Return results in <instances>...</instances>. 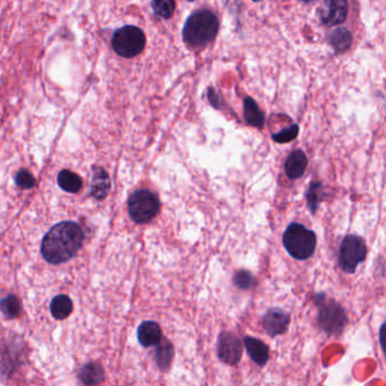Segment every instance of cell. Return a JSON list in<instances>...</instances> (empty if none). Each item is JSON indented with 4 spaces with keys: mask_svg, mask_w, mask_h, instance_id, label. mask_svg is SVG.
I'll return each instance as SVG.
<instances>
[{
    "mask_svg": "<svg viewBox=\"0 0 386 386\" xmlns=\"http://www.w3.org/2000/svg\"><path fill=\"white\" fill-rule=\"evenodd\" d=\"M138 338L143 346H157L162 340L160 326L155 322L147 320L140 324L138 330Z\"/></svg>",
    "mask_w": 386,
    "mask_h": 386,
    "instance_id": "cell-12",
    "label": "cell"
},
{
    "mask_svg": "<svg viewBox=\"0 0 386 386\" xmlns=\"http://www.w3.org/2000/svg\"><path fill=\"white\" fill-rule=\"evenodd\" d=\"M352 42L351 33L346 29H337L330 35V43L338 52H344L350 48Z\"/></svg>",
    "mask_w": 386,
    "mask_h": 386,
    "instance_id": "cell-21",
    "label": "cell"
},
{
    "mask_svg": "<svg viewBox=\"0 0 386 386\" xmlns=\"http://www.w3.org/2000/svg\"><path fill=\"white\" fill-rule=\"evenodd\" d=\"M152 11L153 14L159 18L169 20L175 14V0H152Z\"/></svg>",
    "mask_w": 386,
    "mask_h": 386,
    "instance_id": "cell-22",
    "label": "cell"
},
{
    "mask_svg": "<svg viewBox=\"0 0 386 386\" xmlns=\"http://www.w3.org/2000/svg\"><path fill=\"white\" fill-rule=\"evenodd\" d=\"M217 355L224 363L235 366L243 356V344L237 335L231 332H222L217 341Z\"/></svg>",
    "mask_w": 386,
    "mask_h": 386,
    "instance_id": "cell-8",
    "label": "cell"
},
{
    "mask_svg": "<svg viewBox=\"0 0 386 386\" xmlns=\"http://www.w3.org/2000/svg\"><path fill=\"white\" fill-rule=\"evenodd\" d=\"M83 241L82 228L73 221H65L47 232L41 245V253L48 263H65L78 254Z\"/></svg>",
    "mask_w": 386,
    "mask_h": 386,
    "instance_id": "cell-1",
    "label": "cell"
},
{
    "mask_svg": "<svg viewBox=\"0 0 386 386\" xmlns=\"http://www.w3.org/2000/svg\"><path fill=\"white\" fill-rule=\"evenodd\" d=\"M145 44V35L138 26H123L112 35V49L123 58L136 57L142 54Z\"/></svg>",
    "mask_w": 386,
    "mask_h": 386,
    "instance_id": "cell-5",
    "label": "cell"
},
{
    "mask_svg": "<svg viewBox=\"0 0 386 386\" xmlns=\"http://www.w3.org/2000/svg\"><path fill=\"white\" fill-rule=\"evenodd\" d=\"M104 378L102 367L99 363H86L78 373V378L85 385H95L101 383Z\"/></svg>",
    "mask_w": 386,
    "mask_h": 386,
    "instance_id": "cell-16",
    "label": "cell"
},
{
    "mask_svg": "<svg viewBox=\"0 0 386 386\" xmlns=\"http://www.w3.org/2000/svg\"><path fill=\"white\" fill-rule=\"evenodd\" d=\"M58 185L67 193H78L82 188V179L80 176L69 170H61L58 175Z\"/></svg>",
    "mask_w": 386,
    "mask_h": 386,
    "instance_id": "cell-19",
    "label": "cell"
},
{
    "mask_svg": "<svg viewBox=\"0 0 386 386\" xmlns=\"http://www.w3.org/2000/svg\"><path fill=\"white\" fill-rule=\"evenodd\" d=\"M50 310L56 320H65L73 312L72 299L68 296H56L52 301Z\"/></svg>",
    "mask_w": 386,
    "mask_h": 386,
    "instance_id": "cell-17",
    "label": "cell"
},
{
    "mask_svg": "<svg viewBox=\"0 0 386 386\" xmlns=\"http://www.w3.org/2000/svg\"><path fill=\"white\" fill-rule=\"evenodd\" d=\"M367 246L363 238L348 235L342 239L339 248L338 263L348 275H354L358 265L366 260Z\"/></svg>",
    "mask_w": 386,
    "mask_h": 386,
    "instance_id": "cell-6",
    "label": "cell"
},
{
    "mask_svg": "<svg viewBox=\"0 0 386 386\" xmlns=\"http://www.w3.org/2000/svg\"><path fill=\"white\" fill-rule=\"evenodd\" d=\"M110 177L103 168H95L91 181V195L95 200H102L110 191Z\"/></svg>",
    "mask_w": 386,
    "mask_h": 386,
    "instance_id": "cell-14",
    "label": "cell"
},
{
    "mask_svg": "<svg viewBox=\"0 0 386 386\" xmlns=\"http://www.w3.org/2000/svg\"><path fill=\"white\" fill-rule=\"evenodd\" d=\"M243 342H245L247 352L252 358V361L255 363H258V366H265L270 358L269 346H266L263 341L253 338V337H246L243 339Z\"/></svg>",
    "mask_w": 386,
    "mask_h": 386,
    "instance_id": "cell-13",
    "label": "cell"
},
{
    "mask_svg": "<svg viewBox=\"0 0 386 386\" xmlns=\"http://www.w3.org/2000/svg\"><path fill=\"white\" fill-rule=\"evenodd\" d=\"M290 325V315L284 309L271 308L263 316V326L266 333L275 338L284 334Z\"/></svg>",
    "mask_w": 386,
    "mask_h": 386,
    "instance_id": "cell-10",
    "label": "cell"
},
{
    "mask_svg": "<svg viewBox=\"0 0 386 386\" xmlns=\"http://www.w3.org/2000/svg\"><path fill=\"white\" fill-rule=\"evenodd\" d=\"M160 210V200L157 195L140 189L131 195L128 200V213L136 224H147L155 219Z\"/></svg>",
    "mask_w": 386,
    "mask_h": 386,
    "instance_id": "cell-7",
    "label": "cell"
},
{
    "mask_svg": "<svg viewBox=\"0 0 386 386\" xmlns=\"http://www.w3.org/2000/svg\"><path fill=\"white\" fill-rule=\"evenodd\" d=\"M325 189L320 181H312L309 183L308 189L306 192L307 204H308L309 211L312 215H315L320 207L322 200L325 198Z\"/></svg>",
    "mask_w": 386,
    "mask_h": 386,
    "instance_id": "cell-18",
    "label": "cell"
},
{
    "mask_svg": "<svg viewBox=\"0 0 386 386\" xmlns=\"http://www.w3.org/2000/svg\"><path fill=\"white\" fill-rule=\"evenodd\" d=\"M234 284L237 287L238 289H252L255 284V279L251 272L241 270V271H238L234 277Z\"/></svg>",
    "mask_w": 386,
    "mask_h": 386,
    "instance_id": "cell-24",
    "label": "cell"
},
{
    "mask_svg": "<svg viewBox=\"0 0 386 386\" xmlns=\"http://www.w3.org/2000/svg\"><path fill=\"white\" fill-rule=\"evenodd\" d=\"M298 133H299V128H298L297 125H292L288 128L282 129L281 132L277 133V134L272 135V138L277 143H289V142L297 138Z\"/></svg>",
    "mask_w": 386,
    "mask_h": 386,
    "instance_id": "cell-25",
    "label": "cell"
},
{
    "mask_svg": "<svg viewBox=\"0 0 386 386\" xmlns=\"http://www.w3.org/2000/svg\"><path fill=\"white\" fill-rule=\"evenodd\" d=\"M1 312L5 315V318H18L20 313V301L14 295L7 296L1 301Z\"/></svg>",
    "mask_w": 386,
    "mask_h": 386,
    "instance_id": "cell-23",
    "label": "cell"
},
{
    "mask_svg": "<svg viewBox=\"0 0 386 386\" xmlns=\"http://www.w3.org/2000/svg\"><path fill=\"white\" fill-rule=\"evenodd\" d=\"M187 1H196V0H187Z\"/></svg>",
    "mask_w": 386,
    "mask_h": 386,
    "instance_id": "cell-29",
    "label": "cell"
},
{
    "mask_svg": "<svg viewBox=\"0 0 386 386\" xmlns=\"http://www.w3.org/2000/svg\"><path fill=\"white\" fill-rule=\"evenodd\" d=\"M348 11L346 0H324L320 9V20L324 25H339L346 20Z\"/></svg>",
    "mask_w": 386,
    "mask_h": 386,
    "instance_id": "cell-9",
    "label": "cell"
},
{
    "mask_svg": "<svg viewBox=\"0 0 386 386\" xmlns=\"http://www.w3.org/2000/svg\"><path fill=\"white\" fill-rule=\"evenodd\" d=\"M220 22L217 15L209 9L193 13L183 25V39L193 48L204 47L217 37Z\"/></svg>",
    "mask_w": 386,
    "mask_h": 386,
    "instance_id": "cell-2",
    "label": "cell"
},
{
    "mask_svg": "<svg viewBox=\"0 0 386 386\" xmlns=\"http://www.w3.org/2000/svg\"><path fill=\"white\" fill-rule=\"evenodd\" d=\"M284 246L290 256L296 260H303L314 254L318 243L316 234L313 230L297 222H292L284 231Z\"/></svg>",
    "mask_w": 386,
    "mask_h": 386,
    "instance_id": "cell-4",
    "label": "cell"
},
{
    "mask_svg": "<svg viewBox=\"0 0 386 386\" xmlns=\"http://www.w3.org/2000/svg\"><path fill=\"white\" fill-rule=\"evenodd\" d=\"M174 346L169 341L161 340L160 344H157V351H155V359L162 370H167L171 365L172 358H174Z\"/></svg>",
    "mask_w": 386,
    "mask_h": 386,
    "instance_id": "cell-20",
    "label": "cell"
},
{
    "mask_svg": "<svg viewBox=\"0 0 386 386\" xmlns=\"http://www.w3.org/2000/svg\"><path fill=\"white\" fill-rule=\"evenodd\" d=\"M243 118L248 125L256 127V128H262L264 126L265 117L258 103L255 102L252 97H245L243 100Z\"/></svg>",
    "mask_w": 386,
    "mask_h": 386,
    "instance_id": "cell-15",
    "label": "cell"
},
{
    "mask_svg": "<svg viewBox=\"0 0 386 386\" xmlns=\"http://www.w3.org/2000/svg\"><path fill=\"white\" fill-rule=\"evenodd\" d=\"M15 183L22 189H30L35 185V179L31 172L28 170H20L15 177Z\"/></svg>",
    "mask_w": 386,
    "mask_h": 386,
    "instance_id": "cell-26",
    "label": "cell"
},
{
    "mask_svg": "<svg viewBox=\"0 0 386 386\" xmlns=\"http://www.w3.org/2000/svg\"><path fill=\"white\" fill-rule=\"evenodd\" d=\"M380 342L382 349H383L384 356L386 359V320L382 324L380 329Z\"/></svg>",
    "mask_w": 386,
    "mask_h": 386,
    "instance_id": "cell-27",
    "label": "cell"
},
{
    "mask_svg": "<svg viewBox=\"0 0 386 386\" xmlns=\"http://www.w3.org/2000/svg\"><path fill=\"white\" fill-rule=\"evenodd\" d=\"M301 1H305V3H309V1H312V0H301Z\"/></svg>",
    "mask_w": 386,
    "mask_h": 386,
    "instance_id": "cell-28",
    "label": "cell"
},
{
    "mask_svg": "<svg viewBox=\"0 0 386 386\" xmlns=\"http://www.w3.org/2000/svg\"><path fill=\"white\" fill-rule=\"evenodd\" d=\"M308 166V160L301 150H296L289 157H287L284 163V172L290 179H299L303 176Z\"/></svg>",
    "mask_w": 386,
    "mask_h": 386,
    "instance_id": "cell-11",
    "label": "cell"
},
{
    "mask_svg": "<svg viewBox=\"0 0 386 386\" xmlns=\"http://www.w3.org/2000/svg\"><path fill=\"white\" fill-rule=\"evenodd\" d=\"M314 303L318 308V322L320 330L329 337L341 334L348 323V316L338 301L327 299L325 294L315 296Z\"/></svg>",
    "mask_w": 386,
    "mask_h": 386,
    "instance_id": "cell-3",
    "label": "cell"
},
{
    "mask_svg": "<svg viewBox=\"0 0 386 386\" xmlns=\"http://www.w3.org/2000/svg\"><path fill=\"white\" fill-rule=\"evenodd\" d=\"M253 1H256V3H258V1H260V0H253Z\"/></svg>",
    "mask_w": 386,
    "mask_h": 386,
    "instance_id": "cell-30",
    "label": "cell"
}]
</instances>
